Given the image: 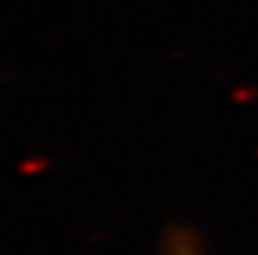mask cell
<instances>
[{"label":"cell","instance_id":"cell-1","mask_svg":"<svg viewBox=\"0 0 258 255\" xmlns=\"http://www.w3.org/2000/svg\"><path fill=\"white\" fill-rule=\"evenodd\" d=\"M164 255H206L204 245L199 242V237L188 229H170L164 237V245H162Z\"/></svg>","mask_w":258,"mask_h":255}]
</instances>
